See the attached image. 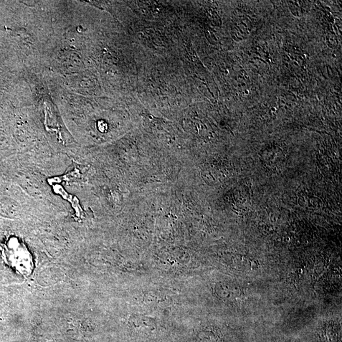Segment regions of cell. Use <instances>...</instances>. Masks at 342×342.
I'll return each mask as SVG.
<instances>
[]
</instances>
